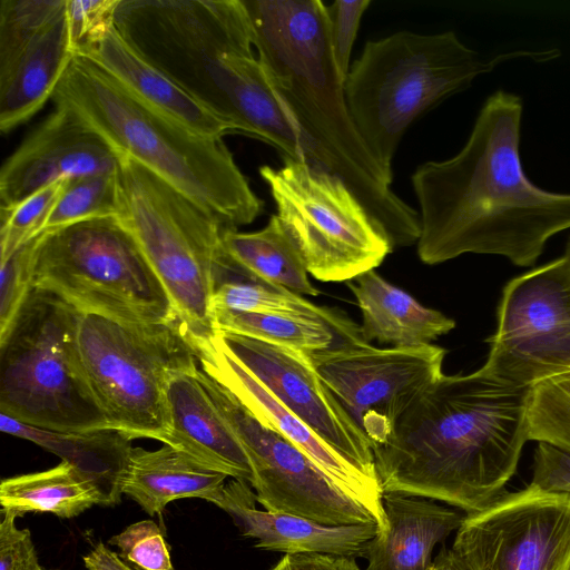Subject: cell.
<instances>
[{
	"mask_svg": "<svg viewBox=\"0 0 570 570\" xmlns=\"http://www.w3.org/2000/svg\"><path fill=\"white\" fill-rule=\"evenodd\" d=\"M76 347L82 374L109 428L130 440L164 442L170 430L167 386L198 367L180 322L132 324L79 313Z\"/></svg>",
	"mask_w": 570,
	"mask_h": 570,
	"instance_id": "ba28073f",
	"label": "cell"
},
{
	"mask_svg": "<svg viewBox=\"0 0 570 570\" xmlns=\"http://www.w3.org/2000/svg\"><path fill=\"white\" fill-rule=\"evenodd\" d=\"M370 4L371 0H336L326 6L333 57L343 82L352 65V49L362 17Z\"/></svg>",
	"mask_w": 570,
	"mask_h": 570,
	"instance_id": "74e56055",
	"label": "cell"
},
{
	"mask_svg": "<svg viewBox=\"0 0 570 570\" xmlns=\"http://www.w3.org/2000/svg\"><path fill=\"white\" fill-rule=\"evenodd\" d=\"M39 235L0 262V341L33 291Z\"/></svg>",
	"mask_w": 570,
	"mask_h": 570,
	"instance_id": "e575fe53",
	"label": "cell"
},
{
	"mask_svg": "<svg viewBox=\"0 0 570 570\" xmlns=\"http://www.w3.org/2000/svg\"><path fill=\"white\" fill-rule=\"evenodd\" d=\"M33 288L80 313L124 323L180 322L142 250L115 217L39 234Z\"/></svg>",
	"mask_w": 570,
	"mask_h": 570,
	"instance_id": "30bf717a",
	"label": "cell"
},
{
	"mask_svg": "<svg viewBox=\"0 0 570 570\" xmlns=\"http://www.w3.org/2000/svg\"><path fill=\"white\" fill-rule=\"evenodd\" d=\"M120 0H67V22L75 56L100 42L115 27Z\"/></svg>",
	"mask_w": 570,
	"mask_h": 570,
	"instance_id": "8d00e7d4",
	"label": "cell"
},
{
	"mask_svg": "<svg viewBox=\"0 0 570 570\" xmlns=\"http://www.w3.org/2000/svg\"><path fill=\"white\" fill-rule=\"evenodd\" d=\"M382 502L386 525L370 541L364 570H430L435 544L465 515L421 497L383 493Z\"/></svg>",
	"mask_w": 570,
	"mask_h": 570,
	"instance_id": "7402d4cb",
	"label": "cell"
},
{
	"mask_svg": "<svg viewBox=\"0 0 570 570\" xmlns=\"http://www.w3.org/2000/svg\"><path fill=\"white\" fill-rule=\"evenodd\" d=\"M117 175L116 218L142 250L195 346L210 342L212 299L229 226L128 156L120 155Z\"/></svg>",
	"mask_w": 570,
	"mask_h": 570,
	"instance_id": "52a82bcc",
	"label": "cell"
},
{
	"mask_svg": "<svg viewBox=\"0 0 570 570\" xmlns=\"http://www.w3.org/2000/svg\"><path fill=\"white\" fill-rule=\"evenodd\" d=\"M451 550L464 570H570V494L504 491L464 515Z\"/></svg>",
	"mask_w": 570,
	"mask_h": 570,
	"instance_id": "5bb4252c",
	"label": "cell"
},
{
	"mask_svg": "<svg viewBox=\"0 0 570 570\" xmlns=\"http://www.w3.org/2000/svg\"><path fill=\"white\" fill-rule=\"evenodd\" d=\"M3 433L30 441L58 455L89 478L101 491L105 507L120 502V481L131 441L114 429L61 432L21 423L0 413Z\"/></svg>",
	"mask_w": 570,
	"mask_h": 570,
	"instance_id": "484cf974",
	"label": "cell"
},
{
	"mask_svg": "<svg viewBox=\"0 0 570 570\" xmlns=\"http://www.w3.org/2000/svg\"><path fill=\"white\" fill-rule=\"evenodd\" d=\"M276 216L296 245L308 274L348 282L380 266L393 249L367 209L337 176L304 160L262 166Z\"/></svg>",
	"mask_w": 570,
	"mask_h": 570,
	"instance_id": "8fae6325",
	"label": "cell"
},
{
	"mask_svg": "<svg viewBox=\"0 0 570 570\" xmlns=\"http://www.w3.org/2000/svg\"><path fill=\"white\" fill-rule=\"evenodd\" d=\"M52 100L225 225H248L263 212L223 138L196 134L151 108L92 59L72 58Z\"/></svg>",
	"mask_w": 570,
	"mask_h": 570,
	"instance_id": "5b68a950",
	"label": "cell"
},
{
	"mask_svg": "<svg viewBox=\"0 0 570 570\" xmlns=\"http://www.w3.org/2000/svg\"><path fill=\"white\" fill-rule=\"evenodd\" d=\"M198 368L178 372L168 383L170 430L163 443L250 484L253 471L249 460L199 381Z\"/></svg>",
	"mask_w": 570,
	"mask_h": 570,
	"instance_id": "ffe728a7",
	"label": "cell"
},
{
	"mask_svg": "<svg viewBox=\"0 0 570 570\" xmlns=\"http://www.w3.org/2000/svg\"><path fill=\"white\" fill-rule=\"evenodd\" d=\"M523 101L499 89L482 105L453 157L420 165L412 186L420 206L417 255L435 265L463 254H491L525 267L570 228V194L546 190L520 157Z\"/></svg>",
	"mask_w": 570,
	"mask_h": 570,
	"instance_id": "6da1fadb",
	"label": "cell"
},
{
	"mask_svg": "<svg viewBox=\"0 0 570 570\" xmlns=\"http://www.w3.org/2000/svg\"><path fill=\"white\" fill-rule=\"evenodd\" d=\"M256 493L244 480L233 479L213 501L227 512L242 534L256 540L255 547L284 554L324 553L365 558L377 534L376 522L326 525L298 515L256 508Z\"/></svg>",
	"mask_w": 570,
	"mask_h": 570,
	"instance_id": "d6986e66",
	"label": "cell"
},
{
	"mask_svg": "<svg viewBox=\"0 0 570 570\" xmlns=\"http://www.w3.org/2000/svg\"><path fill=\"white\" fill-rule=\"evenodd\" d=\"M564 253H567L570 256V237L568 238L564 247Z\"/></svg>",
	"mask_w": 570,
	"mask_h": 570,
	"instance_id": "ee69618b",
	"label": "cell"
},
{
	"mask_svg": "<svg viewBox=\"0 0 570 570\" xmlns=\"http://www.w3.org/2000/svg\"><path fill=\"white\" fill-rule=\"evenodd\" d=\"M216 336L318 438L364 474L379 481L370 440L322 381L309 354L232 332L219 331Z\"/></svg>",
	"mask_w": 570,
	"mask_h": 570,
	"instance_id": "2e32d148",
	"label": "cell"
},
{
	"mask_svg": "<svg viewBox=\"0 0 570 570\" xmlns=\"http://www.w3.org/2000/svg\"><path fill=\"white\" fill-rule=\"evenodd\" d=\"M85 56L117 79L145 104L196 134L223 138L234 126L212 112L169 77L144 59L114 27Z\"/></svg>",
	"mask_w": 570,
	"mask_h": 570,
	"instance_id": "603a6c76",
	"label": "cell"
},
{
	"mask_svg": "<svg viewBox=\"0 0 570 570\" xmlns=\"http://www.w3.org/2000/svg\"><path fill=\"white\" fill-rule=\"evenodd\" d=\"M269 570H360L356 558L324 553L284 554Z\"/></svg>",
	"mask_w": 570,
	"mask_h": 570,
	"instance_id": "60d3db41",
	"label": "cell"
},
{
	"mask_svg": "<svg viewBox=\"0 0 570 570\" xmlns=\"http://www.w3.org/2000/svg\"><path fill=\"white\" fill-rule=\"evenodd\" d=\"M556 55L554 50L514 51L487 58L454 31H397L365 43L345 79V100L368 150L392 176L397 147L419 116L501 62L527 57L549 60Z\"/></svg>",
	"mask_w": 570,
	"mask_h": 570,
	"instance_id": "8992f818",
	"label": "cell"
},
{
	"mask_svg": "<svg viewBox=\"0 0 570 570\" xmlns=\"http://www.w3.org/2000/svg\"><path fill=\"white\" fill-rule=\"evenodd\" d=\"M1 509L27 512H50L71 519L92 505L105 507L99 488L78 469L61 461L40 472L3 479L0 484Z\"/></svg>",
	"mask_w": 570,
	"mask_h": 570,
	"instance_id": "83f0119b",
	"label": "cell"
},
{
	"mask_svg": "<svg viewBox=\"0 0 570 570\" xmlns=\"http://www.w3.org/2000/svg\"><path fill=\"white\" fill-rule=\"evenodd\" d=\"M227 478L168 444L154 451L132 448L120 490L154 517L178 499L199 498L213 503Z\"/></svg>",
	"mask_w": 570,
	"mask_h": 570,
	"instance_id": "cb8c5ba5",
	"label": "cell"
},
{
	"mask_svg": "<svg viewBox=\"0 0 570 570\" xmlns=\"http://www.w3.org/2000/svg\"><path fill=\"white\" fill-rule=\"evenodd\" d=\"M430 570H464L451 549L444 546L433 560Z\"/></svg>",
	"mask_w": 570,
	"mask_h": 570,
	"instance_id": "7bdbcfd3",
	"label": "cell"
},
{
	"mask_svg": "<svg viewBox=\"0 0 570 570\" xmlns=\"http://www.w3.org/2000/svg\"><path fill=\"white\" fill-rule=\"evenodd\" d=\"M487 374L520 386L570 373V327L507 348L489 350Z\"/></svg>",
	"mask_w": 570,
	"mask_h": 570,
	"instance_id": "4dcf8cb0",
	"label": "cell"
},
{
	"mask_svg": "<svg viewBox=\"0 0 570 570\" xmlns=\"http://www.w3.org/2000/svg\"><path fill=\"white\" fill-rule=\"evenodd\" d=\"M119 558L135 570H175L160 528L151 520L128 525L108 541Z\"/></svg>",
	"mask_w": 570,
	"mask_h": 570,
	"instance_id": "d590c367",
	"label": "cell"
},
{
	"mask_svg": "<svg viewBox=\"0 0 570 570\" xmlns=\"http://www.w3.org/2000/svg\"><path fill=\"white\" fill-rule=\"evenodd\" d=\"M258 59L298 127L307 163L340 177L385 233L392 249L417 243L419 212L391 188L357 131L333 57L321 0H243Z\"/></svg>",
	"mask_w": 570,
	"mask_h": 570,
	"instance_id": "3957f363",
	"label": "cell"
},
{
	"mask_svg": "<svg viewBox=\"0 0 570 570\" xmlns=\"http://www.w3.org/2000/svg\"><path fill=\"white\" fill-rule=\"evenodd\" d=\"M216 332H232L307 354L343 342L325 321L307 315L214 309Z\"/></svg>",
	"mask_w": 570,
	"mask_h": 570,
	"instance_id": "f546056e",
	"label": "cell"
},
{
	"mask_svg": "<svg viewBox=\"0 0 570 570\" xmlns=\"http://www.w3.org/2000/svg\"><path fill=\"white\" fill-rule=\"evenodd\" d=\"M197 375L240 442L253 471L250 487L265 510L326 525L376 522L302 450L261 422L224 384L200 367Z\"/></svg>",
	"mask_w": 570,
	"mask_h": 570,
	"instance_id": "7c38bea8",
	"label": "cell"
},
{
	"mask_svg": "<svg viewBox=\"0 0 570 570\" xmlns=\"http://www.w3.org/2000/svg\"><path fill=\"white\" fill-rule=\"evenodd\" d=\"M528 422L529 441L570 453V373L531 386Z\"/></svg>",
	"mask_w": 570,
	"mask_h": 570,
	"instance_id": "d6a6232c",
	"label": "cell"
},
{
	"mask_svg": "<svg viewBox=\"0 0 570 570\" xmlns=\"http://www.w3.org/2000/svg\"><path fill=\"white\" fill-rule=\"evenodd\" d=\"M67 181L48 185L12 207H0V262L42 232Z\"/></svg>",
	"mask_w": 570,
	"mask_h": 570,
	"instance_id": "836d02e7",
	"label": "cell"
},
{
	"mask_svg": "<svg viewBox=\"0 0 570 570\" xmlns=\"http://www.w3.org/2000/svg\"><path fill=\"white\" fill-rule=\"evenodd\" d=\"M446 350L433 345L375 347L346 341L309 354L322 381L365 433L382 444L401 415L444 374Z\"/></svg>",
	"mask_w": 570,
	"mask_h": 570,
	"instance_id": "4fadbf2b",
	"label": "cell"
},
{
	"mask_svg": "<svg viewBox=\"0 0 570 570\" xmlns=\"http://www.w3.org/2000/svg\"><path fill=\"white\" fill-rule=\"evenodd\" d=\"M115 27L149 63L242 134L306 161L255 49L243 0H120Z\"/></svg>",
	"mask_w": 570,
	"mask_h": 570,
	"instance_id": "277c9868",
	"label": "cell"
},
{
	"mask_svg": "<svg viewBox=\"0 0 570 570\" xmlns=\"http://www.w3.org/2000/svg\"><path fill=\"white\" fill-rule=\"evenodd\" d=\"M570 327V256L512 278L503 288L490 348L511 347Z\"/></svg>",
	"mask_w": 570,
	"mask_h": 570,
	"instance_id": "44dd1931",
	"label": "cell"
},
{
	"mask_svg": "<svg viewBox=\"0 0 570 570\" xmlns=\"http://www.w3.org/2000/svg\"><path fill=\"white\" fill-rule=\"evenodd\" d=\"M530 390L481 368L444 374L373 449L383 493L441 501L464 514L487 508L529 441Z\"/></svg>",
	"mask_w": 570,
	"mask_h": 570,
	"instance_id": "7a4b0ae2",
	"label": "cell"
},
{
	"mask_svg": "<svg viewBox=\"0 0 570 570\" xmlns=\"http://www.w3.org/2000/svg\"><path fill=\"white\" fill-rule=\"evenodd\" d=\"M120 154L70 110L56 106L7 158L0 170V207H12L62 179L109 174Z\"/></svg>",
	"mask_w": 570,
	"mask_h": 570,
	"instance_id": "e0dca14e",
	"label": "cell"
},
{
	"mask_svg": "<svg viewBox=\"0 0 570 570\" xmlns=\"http://www.w3.org/2000/svg\"><path fill=\"white\" fill-rule=\"evenodd\" d=\"M530 483L543 490L570 494V453L538 442Z\"/></svg>",
	"mask_w": 570,
	"mask_h": 570,
	"instance_id": "ab89813d",
	"label": "cell"
},
{
	"mask_svg": "<svg viewBox=\"0 0 570 570\" xmlns=\"http://www.w3.org/2000/svg\"><path fill=\"white\" fill-rule=\"evenodd\" d=\"M67 0L0 1V129L8 132L52 99L75 57Z\"/></svg>",
	"mask_w": 570,
	"mask_h": 570,
	"instance_id": "9a60e30c",
	"label": "cell"
},
{
	"mask_svg": "<svg viewBox=\"0 0 570 570\" xmlns=\"http://www.w3.org/2000/svg\"><path fill=\"white\" fill-rule=\"evenodd\" d=\"M212 308L249 313L307 315L325 321L343 342L363 340L356 326L343 313L315 305L301 294L281 286L249 279H227L214 292Z\"/></svg>",
	"mask_w": 570,
	"mask_h": 570,
	"instance_id": "f1b7e54d",
	"label": "cell"
},
{
	"mask_svg": "<svg viewBox=\"0 0 570 570\" xmlns=\"http://www.w3.org/2000/svg\"><path fill=\"white\" fill-rule=\"evenodd\" d=\"M83 562L88 570H135L102 542L91 548L83 557Z\"/></svg>",
	"mask_w": 570,
	"mask_h": 570,
	"instance_id": "b9f144b4",
	"label": "cell"
},
{
	"mask_svg": "<svg viewBox=\"0 0 570 570\" xmlns=\"http://www.w3.org/2000/svg\"><path fill=\"white\" fill-rule=\"evenodd\" d=\"M196 348L200 370L224 384L261 422L302 450L338 489L372 514L379 531L385 529L383 491L377 480L346 461L287 410L228 352L217 336Z\"/></svg>",
	"mask_w": 570,
	"mask_h": 570,
	"instance_id": "ac0fdd59",
	"label": "cell"
},
{
	"mask_svg": "<svg viewBox=\"0 0 570 570\" xmlns=\"http://www.w3.org/2000/svg\"><path fill=\"white\" fill-rule=\"evenodd\" d=\"M79 313L33 288L0 341L1 414L51 431L110 429L80 367Z\"/></svg>",
	"mask_w": 570,
	"mask_h": 570,
	"instance_id": "9c48e42d",
	"label": "cell"
},
{
	"mask_svg": "<svg viewBox=\"0 0 570 570\" xmlns=\"http://www.w3.org/2000/svg\"><path fill=\"white\" fill-rule=\"evenodd\" d=\"M117 171L68 179L41 233L95 218H116L119 213Z\"/></svg>",
	"mask_w": 570,
	"mask_h": 570,
	"instance_id": "1f68e13d",
	"label": "cell"
},
{
	"mask_svg": "<svg viewBox=\"0 0 570 570\" xmlns=\"http://www.w3.org/2000/svg\"><path fill=\"white\" fill-rule=\"evenodd\" d=\"M0 570H45L38 561L28 529L16 525V511L1 509Z\"/></svg>",
	"mask_w": 570,
	"mask_h": 570,
	"instance_id": "f35d334b",
	"label": "cell"
},
{
	"mask_svg": "<svg viewBox=\"0 0 570 570\" xmlns=\"http://www.w3.org/2000/svg\"><path fill=\"white\" fill-rule=\"evenodd\" d=\"M222 282L249 279L317 296L305 263L276 215L256 232L226 227L223 234Z\"/></svg>",
	"mask_w": 570,
	"mask_h": 570,
	"instance_id": "4316f807",
	"label": "cell"
},
{
	"mask_svg": "<svg viewBox=\"0 0 570 570\" xmlns=\"http://www.w3.org/2000/svg\"><path fill=\"white\" fill-rule=\"evenodd\" d=\"M362 314L361 335L367 343L392 346L431 344L455 327L443 313L421 305L374 269L346 282Z\"/></svg>",
	"mask_w": 570,
	"mask_h": 570,
	"instance_id": "d4e9b609",
	"label": "cell"
},
{
	"mask_svg": "<svg viewBox=\"0 0 570 570\" xmlns=\"http://www.w3.org/2000/svg\"><path fill=\"white\" fill-rule=\"evenodd\" d=\"M49 570H59V569H49Z\"/></svg>",
	"mask_w": 570,
	"mask_h": 570,
	"instance_id": "f6af8a7d",
	"label": "cell"
}]
</instances>
